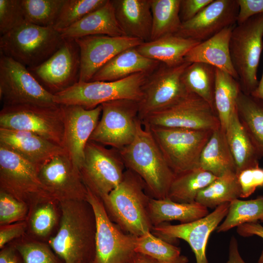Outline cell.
<instances>
[{"label":"cell","instance_id":"obj_5","mask_svg":"<svg viewBox=\"0 0 263 263\" xmlns=\"http://www.w3.org/2000/svg\"><path fill=\"white\" fill-rule=\"evenodd\" d=\"M149 74L139 73L114 81L78 82L54 94V101L58 105L78 106L87 110L117 99L139 102L142 87Z\"/></svg>","mask_w":263,"mask_h":263},{"label":"cell","instance_id":"obj_44","mask_svg":"<svg viewBox=\"0 0 263 263\" xmlns=\"http://www.w3.org/2000/svg\"><path fill=\"white\" fill-rule=\"evenodd\" d=\"M25 22L21 0H0L1 36L7 33Z\"/></svg>","mask_w":263,"mask_h":263},{"label":"cell","instance_id":"obj_46","mask_svg":"<svg viewBox=\"0 0 263 263\" xmlns=\"http://www.w3.org/2000/svg\"><path fill=\"white\" fill-rule=\"evenodd\" d=\"M28 229L27 220L16 223L0 225V248L25 234Z\"/></svg>","mask_w":263,"mask_h":263},{"label":"cell","instance_id":"obj_23","mask_svg":"<svg viewBox=\"0 0 263 263\" xmlns=\"http://www.w3.org/2000/svg\"><path fill=\"white\" fill-rule=\"evenodd\" d=\"M117 22L125 35L144 42L150 40V0H112Z\"/></svg>","mask_w":263,"mask_h":263},{"label":"cell","instance_id":"obj_4","mask_svg":"<svg viewBox=\"0 0 263 263\" xmlns=\"http://www.w3.org/2000/svg\"><path fill=\"white\" fill-rule=\"evenodd\" d=\"M64 39L53 27L24 22L0 38V54L28 69L37 67L51 56Z\"/></svg>","mask_w":263,"mask_h":263},{"label":"cell","instance_id":"obj_52","mask_svg":"<svg viewBox=\"0 0 263 263\" xmlns=\"http://www.w3.org/2000/svg\"><path fill=\"white\" fill-rule=\"evenodd\" d=\"M126 263H159L153 259L144 254L135 252Z\"/></svg>","mask_w":263,"mask_h":263},{"label":"cell","instance_id":"obj_47","mask_svg":"<svg viewBox=\"0 0 263 263\" xmlns=\"http://www.w3.org/2000/svg\"><path fill=\"white\" fill-rule=\"evenodd\" d=\"M239 12L237 24H240L250 18L263 14V0H237Z\"/></svg>","mask_w":263,"mask_h":263},{"label":"cell","instance_id":"obj_9","mask_svg":"<svg viewBox=\"0 0 263 263\" xmlns=\"http://www.w3.org/2000/svg\"><path fill=\"white\" fill-rule=\"evenodd\" d=\"M0 128L31 132L62 148L64 129L62 106H3L0 112Z\"/></svg>","mask_w":263,"mask_h":263},{"label":"cell","instance_id":"obj_36","mask_svg":"<svg viewBox=\"0 0 263 263\" xmlns=\"http://www.w3.org/2000/svg\"><path fill=\"white\" fill-rule=\"evenodd\" d=\"M180 1L181 0H150V40L175 34L179 31L182 23L179 16Z\"/></svg>","mask_w":263,"mask_h":263},{"label":"cell","instance_id":"obj_18","mask_svg":"<svg viewBox=\"0 0 263 263\" xmlns=\"http://www.w3.org/2000/svg\"><path fill=\"white\" fill-rule=\"evenodd\" d=\"M42 185L56 202L86 200L88 189L79 170L66 153L55 156L39 170Z\"/></svg>","mask_w":263,"mask_h":263},{"label":"cell","instance_id":"obj_33","mask_svg":"<svg viewBox=\"0 0 263 263\" xmlns=\"http://www.w3.org/2000/svg\"><path fill=\"white\" fill-rule=\"evenodd\" d=\"M182 80L188 93L195 94L203 99L215 111V67L203 62L190 63L184 71Z\"/></svg>","mask_w":263,"mask_h":263},{"label":"cell","instance_id":"obj_26","mask_svg":"<svg viewBox=\"0 0 263 263\" xmlns=\"http://www.w3.org/2000/svg\"><path fill=\"white\" fill-rule=\"evenodd\" d=\"M160 63L142 55L136 47L131 48L110 60L96 72L90 81H114L139 73H150Z\"/></svg>","mask_w":263,"mask_h":263},{"label":"cell","instance_id":"obj_38","mask_svg":"<svg viewBox=\"0 0 263 263\" xmlns=\"http://www.w3.org/2000/svg\"><path fill=\"white\" fill-rule=\"evenodd\" d=\"M225 217L217 227V232H225L245 223L258 222L263 218V195L249 200L232 201Z\"/></svg>","mask_w":263,"mask_h":263},{"label":"cell","instance_id":"obj_10","mask_svg":"<svg viewBox=\"0 0 263 263\" xmlns=\"http://www.w3.org/2000/svg\"><path fill=\"white\" fill-rule=\"evenodd\" d=\"M125 168L118 150L89 141L79 170L87 188L102 200L121 183Z\"/></svg>","mask_w":263,"mask_h":263},{"label":"cell","instance_id":"obj_41","mask_svg":"<svg viewBox=\"0 0 263 263\" xmlns=\"http://www.w3.org/2000/svg\"><path fill=\"white\" fill-rule=\"evenodd\" d=\"M107 0H65L53 27L58 31L67 28L104 5Z\"/></svg>","mask_w":263,"mask_h":263},{"label":"cell","instance_id":"obj_6","mask_svg":"<svg viewBox=\"0 0 263 263\" xmlns=\"http://www.w3.org/2000/svg\"><path fill=\"white\" fill-rule=\"evenodd\" d=\"M263 49V14L254 16L232 30L229 51L241 91L251 94L257 88L258 66Z\"/></svg>","mask_w":263,"mask_h":263},{"label":"cell","instance_id":"obj_48","mask_svg":"<svg viewBox=\"0 0 263 263\" xmlns=\"http://www.w3.org/2000/svg\"><path fill=\"white\" fill-rule=\"evenodd\" d=\"M213 0H181L179 16L182 22L195 17Z\"/></svg>","mask_w":263,"mask_h":263},{"label":"cell","instance_id":"obj_19","mask_svg":"<svg viewBox=\"0 0 263 263\" xmlns=\"http://www.w3.org/2000/svg\"><path fill=\"white\" fill-rule=\"evenodd\" d=\"M80 52L78 82H90L96 72L121 52L136 47L143 41L127 36L94 35L75 39Z\"/></svg>","mask_w":263,"mask_h":263},{"label":"cell","instance_id":"obj_1","mask_svg":"<svg viewBox=\"0 0 263 263\" xmlns=\"http://www.w3.org/2000/svg\"><path fill=\"white\" fill-rule=\"evenodd\" d=\"M58 204L59 226L48 244L64 263H94L96 221L92 206L86 200Z\"/></svg>","mask_w":263,"mask_h":263},{"label":"cell","instance_id":"obj_31","mask_svg":"<svg viewBox=\"0 0 263 263\" xmlns=\"http://www.w3.org/2000/svg\"><path fill=\"white\" fill-rule=\"evenodd\" d=\"M216 178L200 167L175 174L167 198L177 203H194L198 193Z\"/></svg>","mask_w":263,"mask_h":263},{"label":"cell","instance_id":"obj_16","mask_svg":"<svg viewBox=\"0 0 263 263\" xmlns=\"http://www.w3.org/2000/svg\"><path fill=\"white\" fill-rule=\"evenodd\" d=\"M80 52L75 39H64L60 48L39 65L28 69L37 80L53 94L78 82Z\"/></svg>","mask_w":263,"mask_h":263},{"label":"cell","instance_id":"obj_35","mask_svg":"<svg viewBox=\"0 0 263 263\" xmlns=\"http://www.w3.org/2000/svg\"><path fill=\"white\" fill-rule=\"evenodd\" d=\"M237 111L241 123L263 155V100L241 91Z\"/></svg>","mask_w":263,"mask_h":263},{"label":"cell","instance_id":"obj_15","mask_svg":"<svg viewBox=\"0 0 263 263\" xmlns=\"http://www.w3.org/2000/svg\"><path fill=\"white\" fill-rule=\"evenodd\" d=\"M190 63L185 61L170 67L160 63L149 74L138 102V118L141 122L151 113L171 105L189 93L182 81V75Z\"/></svg>","mask_w":263,"mask_h":263},{"label":"cell","instance_id":"obj_45","mask_svg":"<svg viewBox=\"0 0 263 263\" xmlns=\"http://www.w3.org/2000/svg\"><path fill=\"white\" fill-rule=\"evenodd\" d=\"M241 188V198H246L258 187H263V169L259 167L247 169L238 175Z\"/></svg>","mask_w":263,"mask_h":263},{"label":"cell","instance_id":"obj_25","mask_svg":"<svg viewBox=\"0 0 263 263\" xmlns=\"http://www.w3.org/2000/svg\"><path fill=\"white\" fill-rule=\"evenodd\" d=\"M59 32L64 39H75L94 35L126 36L117 22L111 0H108L100 8Z\"/></svg>","mask_w":263,"mask_h":263},{"label":"cell","instance_id":"obj_54","mask_svg":"<svg viewBox=\"0 0 263 263\" xmlns=\"http://www.w3.org/2000/svg\"><path fill=\"white\" fill-rule=\"evenodd\" d=\"M258 263H263V250L262 251L260 256L259 258Z\"/></svg>","mask_w":263,"mask_h":263},{"label":"cell","instance_id":"obj_3","mask_svg":"<svg viewBox=\"0 0 263 263\" xmlns=\"http://www.w3.org/2000/svg\"><path fill=\"white\" fill-rule=\"evenodd\" d=\"M150 196L141 178L126 169L119 185L103 200L111 219L123 231L136 237L153 227L149 215Z\"/></svg>","mask_w":263,"mask_h":263},{"label":"cell","instance_id":"obj_7","mask_svg":"<svg viewBox=\"0 0 263 263\" xmlns=\"http://www.w3.org/2000/svg\"><path fill=\"white\" fill-rule=\"evenodd\" d=\"M0 190L26 204L30 209L42 203L55 201L44 188L37 169L23 157L1 145Z\"/></svg>","mask_w":263,"mask_h":263},{"label":"cell","instance_id":"obj_14","mask_svg":"<svg viewBox=\"0 0 263 263\" xmlns=\"http://www.w3.org/2000/svg\"><path fill=\"white\" fill-rule=\"evenodd\" d=\"M86 201L93 209L96 221L94 263H126L135 253L137 237L126 233L115 224L102 200L88 189Z\"/></svg>","mask_w":263,"mask_h":263},{"label":"cell","instance_id":"obj_42","mask_svg":"<svg viewBox=\"0 0 263 263\" xmlns=\"http://www.w3.org/2000/svg\"><path fill=\"white\" fill-rule=\"evenodd\" d=\"M56 203H42L30 209L27 220L34 235L45 238L52 231L57 219Z\"/></svg>","mask_w":263,"mask_h":263},{"label":"cell","instance_id":"obj_43","mask_svg":"<svg viewBox=\"0 0 263 263\" xmlns=\"http://www.w3.org/2000/svg\"><path fill=\"white\" fill-rule=\"evenodd\" d=\"M29 210L26 204L0 190V225L27 220Z\"/></svg>","mask_w":263,"mask_h":263},{"label":"cell","instance_id":"obj_2","mask_svg":"<svg viewBox=\"0 0 263 263\" xmlns=\"http://www.w3.org/2000/svg\"><path fill=\"white\" fill-rule=\"evenodd\" d=\"M118 150L126 169L141 178L151 198H167L175 174L168 165L150 129L144 126L139 119L133 141Z\"/></svg>","mask_w":263,"mask_h":263},{"label":"cell","instance_id":"obj_17","mask_svg":"<svg viewBox=\"0 0 263 263\" xmlns=\"http://www.w3.org/2000/svg\"><path fill=\"white\" fill-rule=\"evenodd\" d=\"M229 203L218 206L212 212L193 222L178 225L165 223L153 226L151 232L170 243L177 239L185 241L193 251L196 263H208L206 255L208 238L226 216Z\"/></svg>","mask_w":263,"mask_h":263},{"label":"cell","instance_id":"obj_28","mask_svg":"<svg viewBox=\"0 0 263 263\" xmlns=\"http://www.w3.org/2000/svg\"><path fill=\"white\" fill-rule=\"evenodd\" d=\"M225 132L237 175L244 169L259 167V160L263 155L241 123L237 111L230 118Z\"/></svg>","mask_w":263,"mask_h":263},{"label":"cell","instance_id":"obj_21","mask_svg":"<svg viewBox=\"0 0 263 263\" xmlns=\"http://www.w3.org/2000/svg\"><path fill=\"white\" fill-rule=\"evenodd\" d=\"M237 0H213L195 17L182 22L175 34L200 42L237 23Z\"/></svg>","mask_w":263,"mask_h":263},{"label":"cell","instance_id":"obj_40","mask_svg":"<svg viewBox=\"0 0 263 263\" xmlns=\"http://www.w3.org/2000/svg\"><path fill=\"white\" fill-rule=\"evenodd\" d=\"M11 244L20 255L23 263H64L49 244L25 236Z\"/></svg>","mask_w":263,"mask_h":263},{"label":"cell","instance_id":"obj_37","mask_svg":"<svg viewBox=\"0 0 263 263\" xmlns=\"http://www.w3.org/2000/svg\"><path fill=\"white\" fill-rule=\"evenodd\" d=\"M135 252L147 255L159 263H188L180 248L148 231L137 237Z\"/></svg>","mask_w":263,"mask_h":263},{"label":"cell","instance_id":"obj_20","mask_svg":"<svg viewBox=\"0 0 263 263\" xmlns=\"http://www.w3.org/2000/svg\"><path fill=\"white\" fill-rule=\"evenodd\" d=\"M62 106L64 125L62 148L79 169L84 159L86 146L99 120L102 106L87 110L78 106Z\"/></svg>","mask_w":263,"mask_h":263},{"label":"cell","instance_id":"obj_8","mask_svg":"<svg viewBox=\"0 0 263 263\" xmlns=\"http://www.w3.org/2000/svg\"><path fill=\"white\" fill-rule=\"evenodd\" d=\"M147 127L175 174L199 167L202 151L214 131Z\"/></svg>","mask_w":263,"mask_h":263},{"label":"cell","instance_id":"obj_24","mask_svg":"<svg viewBox=\"0 0 263 263\" xmlns=\"http://www.w3.org/2000/svg\"><path fill=\"white\" fill-rule=\"evenodd\" d=\"M234 26L226 27L201 42L186 54L184 60L189 63L203 62L211 65L238 80L229 51L230 38Z\"/></svg>","mask_w":263,"mask_h":263},{"label":"cell","instance_id":"obj_53","mask_svg":"<svg viewBox=\"0 0 263 263\" xmlns=\"http://www.w3.org/2000/svg\"><path fill=\"white\" fill-rule=\"evenodd\" d=\"M251 95L263 100V71L262 77L255 90L251 93Z\"/></svg>","mask_w":263,"mask_h":263},{"label":"cell","instance_id":"obj_22","mask_svg":"<svg viewBox=\"0 0 263 263\" xmlns=\"http://www.w3.org/2000/svg\"><path fill=\"white\" fill-rule=\"evenodd\" d=\"M0 145L19 154L38 171L55 156L65 153L63 149L35 133L0 128Z\"/></svg>","mask_w":263,"mask_h":263},{"label":"cell","instance_id":"obj_34","mask_svg":"<svg viewBox=\"0 0 263 263\" xmlns=\"http://www.w3.org/2000/svg\"><path fill=\"white\" fill-rule=\"evenodd\" d=\"M238 176L234 171H228L217 177L198 194L195 200L202 206L214 208L230 203L241 197Z\"/></svg>","mask_w":263,"mask_h":263},{"label":"cell","instance_id":"obj_50","mask_svg":"<svg viewBox=\"0 0 263 263\" xmlns=\"http://www.w3.org/2000/svg\"><path fill=\"white\" fill-rule=\"evenodd\" d=\"M21 262L20 255L11 244L0 249V263H21Z\"/></svg>","mask_w":263,"mask_h":263},{"label":"cell","instance_id":"obj_27","mask_svg":"<svg viewBox=\"0 0 263 263\" xmlns=\"http://www.w3.org/2000/svg\"><path fill=\"white\" fill-rule=\"evenodd\" d=\"M200 42L176 34H170L144 42L136 48L144 56L173 67L185 62L186 54Z\"/></svg>","mask_w":263,"mask_h":263},{"label":"cell","instance_id":"obj_32","mask_svg":"<svg viewBox=\"0 0 263 263\" xmlns=\"http://www.w3.org/2000/svg\"><path fill=\"white\" fill-rule=\"evenodd\" d=\"M241 91L238 80L216 68L214 106L221 128L225 132L230 118L237 111V100Z\"/></svg>","mask_w":263,"mask_h":263},{"label":"cell","instance_id":"obj_55","mask_svg":"<svg viewBox=\"0 0 263 263\" xmlns=\"http://www.w3.org/2000/svg\"><path fill=\"white\" fill-rule=\"evenodd\" d=\"M262 222H263V218L260 220Z\"/></svg>","mask_w":263,"mask_h":263},{"label":"cell","instance_id":"obj_51","mask_svg":"<svg viewBox=\"0 0 263 263\" xmlns=\"http://www.w3.org/2000/svg\"><path fill=\"white\" fill-rule=\"evenodd\" d=\"M226 263H246L240 254L238 242L234 236L230 240L228 259Z\"/></svg>","mask_w":263,"mask_h":263},{"label":"cell","instance_id":"obj_30","mask_svg":"<svg viewBox=\"0 0 263 263\" xmlns=\"http://www.w3.org/2000/svg\"><path fill=\"white\" fill-rule=\"evenodd\" d=\"M199 167L216 177L228 171L236 172L234 158L225 132L221 128L214 130L201 154Z\"/></svg>","mask_w":263,"mask_h":263},{"label":"cell","instance_id":"obj_13","mask_svg":"<svg viewBox=\"0 0 263 263\" xmlns=\"http://www.w3.org/2000/svg\"><path fill=\"white\" fill-rule=\"evenodd\" d=\"M143 126L213 131L221 127L216 112L203 99L192 93L141 122Z\"/></svg>","mask_w":263,"mask_h":263},{"label":"cell","instance_id":"obj_29","mask_svg":"<svg viewBox=\"0 0 263 263\" xmlns=\"http://www.w3.org/2000/svg\"><path fill=\"white\" fill-rule=\"evenodd\" d=\"M148 212L153 226L176 220L188 223L203 218L208 214L207 207L197 202L177 203L168 198L158 199L150 197Z\"/></svg>","mask_w":263,"mask_h":263},{"label":"cell","instance_id":"obj_39","mask_svg":"<svg viewBox=\"0 0 263 263\" xmlns=\"http://www.w3.org/2000/svg\"><path fill=\"white\" fill-rule=\"evenodd\" d=\"M25 21L42 27H53L65 0H21Z\"/></svg>","mask_w":263,"mask_h":263},{"label":"cell","instance_id":"obj_11","mask_svg":"<svg viewBox=\"0 0 263 263\" xmlns=\"http://www.w3.org/2000/svg\"><path fill=\"white\" fill-rule=\"evenodd\" d=\"M0 98L3 106L58 105L24 65L0 54Z\"/></svg>","mask_w":263,"mask_h":263},{"label":"cell","instance_id":"obj_12","mask_svg":"<svg viewBox=\"0 0 263 263\" xmlns=\"http://www.w3.org/2000/svg\"><path fill=\"white\" fill-rule=\"evenodd\" d=\"M101 117L89 141L119 150L133 141L139 119L138 101L121 99L101 105Z\"/></svg>","mask_w":263,"mask_h":263},{"label":"cell","instance_id":"obj_49","mask_svg":"<svg viewBox=\"0 0 263 263\" xmlns=\"http://www.w3.org/2000/svg\"><path fill=\"white\" fill-rule=\"evenodd\" d=\"M237 232L243 237L256 235L263 241V226L258 222L245 223L237 227Z\"/></svg>","mask_w":263,"mask_h":263}]
</instances>
